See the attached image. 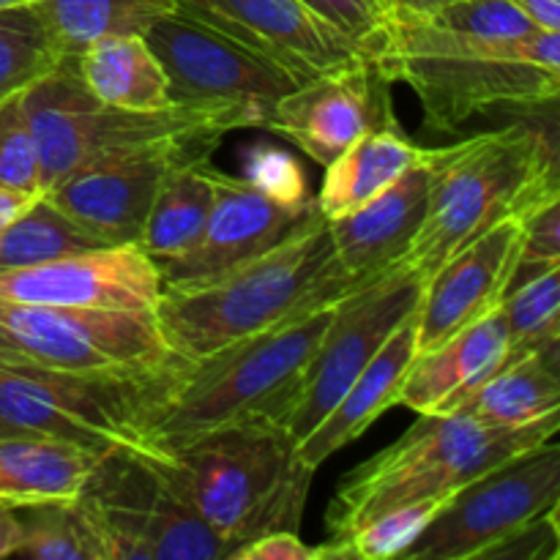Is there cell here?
<instances>
[{
    "instance_id": "obj_2",
    "label": "cell",
    "mask_w": 560,
    "mask_h": 560,
    "mask_svg": "<svg viewBox=\"0 0 560 560\" xmlns=\"http://www.w3.org/2000/svg\"><path fill=\"white\" fill-rule=\"evenodd\" d=\"M370 55L388 80L408 82L435 131H457L495 107L550 104L560 91V31L512 42L459 36L421 14L386 11Z\"/></svg>"
},
{
    "instance_id": "obj_5",
    "label": "cell",
    "mask_w": 560,
    "mask_h": 560,
    "mask_svg": "<svg viewBox=\"0 0 560 560\" xmlns=\"http://www.w3.org/2000/svg\"><path fill=\"white\" fill-rule=\"evenodd\" d=\"M560 413L525 427L485 424L465 413L419 416L413 427L339 481L326 512L328 541L402 503L448 498L495 465L558 435Z\"/></svg>"
},
{
    "instance_id": "obj_32",
    "label": "cell",
    "mask_w": 560,
    "mask_h": 560,
    "mask_svg": "<svg viewBox=\"0 0 560 560\" xmlns=\"http://www.w3.org/2000/svg\"><path fill=\"white\" fill-rule=\"evenodd\" d=\"M60 58L33 5L0 11V102L52 71Z\"/></svg>"
},
{
    "instance_id": "obj_27",
    "label": "cell",
    "mask_w": 560,
    "mask_h": 560,
    "mask_svg": "<svg viewBox=\"0 0 560 560\" xmlns=\"http://www.w3.org/2000/svg\"><path fill=\"white\" fill-rule=\"evenodd\" d=\"M213 195L217 184H213L211 162H195L173 170L153 197L151 211L142 224L137 241L142 252L159 266L189 249L211 213Z\"/></svg>"
},
{
    "instance_id": "obj_33",
    "label": "cell",
    "mask_w": 560,
    "mask_h": 560,
    "mask_svg": "<svg viewBox=\"0 0 560 560\" xmlns=\"http://www.w3.org/2000/svg\"><path fill=\"white\" fill-rule=\"evenodd\" d=\"M443 501H446V498H427V501H413V503H402V506L388 509V512H383L381 517L361 525L355 534H350L348 539L339 541V545H331V541H328L326 547H315V560L399 558L416 539H419L421 530L430 525V520L435 517V512L443 506Z\"/></svg>"
},
{
    "instance_id": "obj_10",
    "label": "cell",
    "mask_w": 560,
    "mask_h": 560,
    "mask_svg": "<svg viewBox=\"0 0 560 560\" xmlns=\"http://www.w3.org/2000/svg\"><path fill=\"white\" fill-rule=\"evenodd\" d=\"M558 503L560 446L552 438L452 492L399 560H495Z\"/></svg>"
},
{
    "instance_id": "obj_31",
    "label": "cell",
    "mask_w": 560,
    "mask_h": 560,
    "mask_svg": "<svg viewBox=\"0 0 560 560\" xmlns=\"http://www.w3.org/2000/svg\"><path fill=\"white\" fill-rule=\"evenodd\" d=\"M22 525L20 558L36 560H104L91 525L77 501H42L14 509Z\"/></svg>"
},
{
    "instance_id": "obj_38",
    "label": "cell",
    "mask_w": 560,
    "mask_h": 560,
    "mask_svg": "<svg viewBox=\"0 0 560 560\" xmlns=\"http://www.w3.org/2000/svg\"><path fill=\"white\" fill-rule=\"evenodd\" d=\"M230 560H315V547L304 545L295 530H271L235 547Z\"/></svg>"
},
{
    "instance_id": "obj_16",
    "label": "cell",
    "mask_w": 560,
    "mask_h": 560,
    "mask_svg": "<svg viewBox=\"0 0 560 560\" xmlns=\"http://www.w3.org/2000/svg\"><path fill=\"white\" fill-rule=\"evenodd\" d=\"M213 184L217 195L211 213L195 244L156 266L162 284L213 277L241 266L277 246L315 208V200L310 197L277 195L257 180L233 178L219 170H213Z\"/></svg>"
},
{
    "instance_id": "obj_40",
    "label": "cell",
    "mask_w": 560,
    "mask_h": 560,
    "mask_svg": "<svg viewBox=\"0 0 560 560\" xmlns=\"http://www.w3.org/2000/svg\"><path fill=\"white\" fill-rule=\"evenodd\" d=\"M38 197V191H22V189H11V186L0 184V230L5 228L9 222H14L27 206Z\"/></svg>"
},
{
    "instance_id": "obj_42",
    "label": "cell",
    "mask_w": 560,
    "mask_h": 560,
    "mask_svg": "<svg viewBox=\"0 0 560 560\" xmlns=\"http://www.w3.org/2000/svg\"><path fill=\"white\" fill-rule=\"evenodd\" d=\"M457 0H383V11H405V14H432Z\"/></svg>"
},
{
    "instance_id": "obj_43",
    "label": "cell",
    "mask_w": 560,
    "mask_h": 560,
    "mask_svg": "<svg viewBox=\"0 0 560 560\" xmlns=\"http://www.w3.org/2000/svg\"><path fill=\"white\" fill-rule=\"evenodd\" d=\"M33 0H0V11L3 9H20V5H31Z\"/></svg>"
},
{
    "instance_id": "obj_7",
    "label": "cell",
    "mask_w": 560,
    "mask_h": 560,
    "mask_svg": "<svg viewBox=\"0 0 560 560\" xmlns=\"http://www.w3.org/2000/svg\"><path fill=\"white\" fill-rule=\"evenodd\" d=\"M189 359L115 372H66L0 361V435L109 452L137 448L140 427L167 399Z\"/></svg>"
},
{
    "instance_id": "obj_23",
    "label": "cell",
    "mask_w": 560,
    "mask_h": 560,
    "mask_svg": "<svg viewBox=\"0 0 560 560\" xmlns=\"http://www.w3.org/2000/svg\"><path fill=\"white\" fill-rule=\"evenodd\" d=\"M424 145H416L405 137L399 124L364 131L331 164H326V178L320 195L315 197L317 211L328 222L348 217L388 189L399 175L408 173L424 156Z\"/></svg>"
},
{
    "instance_id": "obj_44",
    "label": "cell",
    "mask_w": 560,
    "mask_h": 560,
    "mask_svg": "<svg viewBox=\"0 0 560 560\" xmlns=\"http://www.w3.org/2000/svg\"><path fill=\"white\" fill-rule=\"evenodd\" d=\"M377 3H381V0H377ZM381 5H383V3H381Z\"/></svg>"
},
{
    "instance_id": "obj_12",
    "label": "cell",
    "mask_w": 560,
    "mask_h": 560,
    "mask_svg": "<svg viewBox=\"0 0 560 560\" xmlns=\"http://www.w3.org/2000/svg\"><path fill=\"white\" fill-rule=\"evenodd\" d=\"M421 293L424 279L408 262H397L337 301L284 419L295 443L315 430L317 421L381 353L399 323L419 310Z\"/></svg>"
},
{
    "instance_id": "obj_3",
    "label": "cell",
    "mask_w": 560,
    "mask_h": 560,
    "mask_svg": "<svg viewBox=\"0 0 560 560\" xmlns=\"http://www.w3.org/2000/svg\"><path fill=\"white\" fill-rule=\"evenodd\" d=\"M427 162L424 222L402 257L424 282L487 230L560 197L556 142L528 124L427 148Z\"/></svg>"
},
{
    "instance_id": "obj_18",
    "label": "cell",
    "mask_w": 560,
    "mask_h": 560,
    "mask_svg": "<svg viewBox=\"0 0 560 560\" xmlns=\"http://www.w3.org/2000/svg\"><path fill=\"white\" fill-rule=\"evenodd\" d=\"M178 9L273 60L299 82L366 52L299 0H178Z\"/></svg>"
},
{
    "instance_id": "obj_29",
    "label": "cell",
    "mask_w": 560,
    "mask_h": 560,
    "mask_svg": "<svg viewBox=\"0 0 560 560\" xmlns=\"http://www.w3.org/2000/svg\"><path fill=\"white\" fill-rule=\"evenodd\" d=\"M509 328V361L530 353L560 355V262L520 266L501 301Z\"/></svg>"
},
{
    "instance_id": "obj_26",
    "label": "cell",
    "mask_w": 560,
    "mask_h": 560,
    "mask_svg": "<svg viewBox=\"0 0 560 560\" xmlns=\"http://www.w3.org/2000/svg\"><path fill=\"white\" fill-rule=\"evenodd\" d=\"M558 364L560 355L550 353L509 361L468 394L457 413L498 427H525L550 419L560 410Z\"/></svg>"
},
{
    "instance_id": "obj_34",
    "label": "cell",
    "mask_w": 560,
    "mask_h": 560,
    "mask_svg": "<svg viewBox=\"0 0 560 560\" xmlns=\"http://www.w3.org/2000/svg\"><path fill=\"white\" fill-rule=\"evenodd\" d=\"M421 16L443 31L490 42H512L539 31V25H534L512 0H457L446 9Z\"/></svg>"
},
{
    "instance_id": "obj_36",
    "label": "cell",
    "mask_w": 560,
    "mask_h": 560,
    "mask_svg": "<svg viewBox=\"0 0 560 560\" xmlns=\"http://www.w3.org/2000/svg\"><path fill=\"white\" fill-rule=\"evenodd\" d=\"M304 9L337 27L350 42L361 44L370 52L375 38L381 36L386 11L377 0H299Z\"/></svg>"
},
{
    "instance_id": "obj_1",
    "label": "cell",
    "mask_w": 560,
    "mask_h": 560,
    "mask_svg": "<svg viewBox=\"0 0 560 560\" xmlns=\"http://www.w3.org/2000/svg\"><path fill=\"white\" fill-rule=\"evenodd\" d=\"M364 282L370 279H353L339 266L328 219L315 206L262 255L213 277L162 284L153 317L173 353L202 359L224 345L312 315Z\"/></svg>"
},
{
    "instance_id": "obj_21",
    "label": "cell",
    "mask_w": 560,
    "mask_h": 560,
    "mask_svg": "<svg viewBox=\"0 0 560 560\" xmlns=\"http://www.w3.org/2000/svg\"><path fill=\"white\" fill-rule=\"evenodd\" d=\"M509 328L501 306L438 348L419 353L399 386L397 405L419 416L452 413L476 386L509 364Z\"/></svg>"
},
{
    "instance_id": "obj_13",
    "label": "cell",
    "mask_w": 560,
    "mask_h": 560,
    "mask_svg": "<svg viewBox=\"0 0 560 560\" xmlns=\"http://www.w3.org/2000/svg\"><path fill=\"white\" fill-rule=\"evenodd\" d=\"M170 82V104L244 109L266 126L284 93L299 85L290 71L224 36L175 5L145 33Z\"/></svg>"
},
{
    "instance_id": "obj_25",
    "label": "cell",
    "mask_w": 560,
    "mask_h": 560,
    "mask_svg": "<svg viewBox=\"0 0 560 560\" xmlns=\"http://www.w3.org/2000/svg\"><path fill=\"white\" fill-rule=\"evenodd\" d=\"M77 71L98 102L120 109L170 107V82L142 33L104 36L77 55Z\"/></svg>"
},
{
    "instance_id": "obj_15",
    "label": "cell",
    "mask_w": 560,
    "mask_h": 560,
    "mask_svg": "<svg viewBox=\"0 0 560 560\" xmlns=\"http://www.w3.org/2000/svg\"><path fill=\"white\" fill-rule=\"evenodd\" d=\"M388 77L370 52H359L299 82L273 107L266 129L299 145L320 167L331 164L364 131L397 124Z\"/></svg>"
},
{
    "instance_id": "obj_30",
    "label": "cell",
    "mask_w": 560,
    "mask_h": 560,
    "mask_svg": "<svg viewBox=\"0 0 560 560\" xmlns=\"http://www.w3.org/2000/svg\"><path fill=\"white\" fill-rule=\"evenodd\" d=\"M113 246L77 224L52 200L38 195L14 222L0 230V271L42 266L80 252Z\"/></svg>"
},
{
    "instance_id": "obj_17",
    "label": "cell",
    "mask_w": 560,
    "mask_h": 560,
    "mask_svg": "<svg viewBox=\"0 0 560 560\" xmlns=\"http://www.w3.org/2000/svg\"><path fill=\"white\" fill-rule=\"evenodd\" d=\"M162 273L140 244H113L0 271V299L80 310L153 312Z\"/></svg>"
},
{
    "instance_id": "obj_8",
    "label": "cell",
    "mask_w": 560,
    "mask_h": 560,
    "mask_svg": "<svg viewBox=\"0 0 560 560\" xmlns=\"http://www.w3.org/2000/svg\"><path fill=\"white\" fill-rule=\"evenodd\" d=\"M22 109L38 153V186L52 189L80 164L140 142L180 135H228L255 126L235 107H191L170 104L164 109H120L98 102L77 71V55H66L52 71L22 91Z\"/></svg>"
},
{
    "instance_id": "obj_28",
    "label": "cell",
    "mask_w": 560,
    "mask_h": 560,
    "mask_svg": "<svg viewBox=\"0 0 560 560\" xmlns=\"http://www.w3.org/2000/svg\"><path fill=\"white\" fill-rule=\"evenodd\" d=\"M60 55H80L104 36L145 33L178 0H33Z\"/></svg>"
},
{
    "instance_id": "obj_19",
    "label": "cell",
    "mask_w": 560,
    "mask_h": 560,
    "mask_svg": "<svg viewBox=\"0 0 560 560\" xmlns=\"http://www.w3.org/2000/svg\"><path fill=\"white\" fill-rule=\"evenodd\" d=\"M517 219L495 224L463 252L443 262L424 282L416 310V348H438L501 306L520 262Z\"/></svg>"
},
{
    "instance_id": "obj_4",
    "label": "cell",
    "mask_w": 560,
    "mask_h": 560,
    "mask_svg": "<svg viewBox=\"0 0 560 560\" xmlns=\"http://www.w3.org/2000/svg\"><path fill=\"white\" fill-rule=\"evenodd\" d=\"M334 306L337 301L202 359H189L167 399L142 421L137 448L173 457L235 421L277 419L284 424Z\"/></svg>"
},
{
    "instance_id": "obj_35",
    "label": "cell",
    "mask_w": 560,
    "mask_h": 560,
    "mask_svg": "<svg viewBox=\"0 0 560 560\" xmlns=\"http://www.w3.org/2000/svg\"><path fill=\"white\" fill-rule=\"evenodd\" d=\"M0 184L38 191V153L22 109V93L0 102Z\"/></svg>"
},
{
    "instance_id": "obj_20",
    "label": "cell",
    "mask_w": 560,
    "mask_h": 560,
    "mask_svg": "<svg viewBox=\"0 0 560 560\" xmlns=\"http://www.w3.org/2000/svg\"><path fill=\"white\" fill-rule=\"evenodd\" d=\"M430 195L427 151L408 173L348 217L328 222L334 255L353 279H372L402 262L419 233Z\"/></svg>"
},
{
    "instance_id": "obj_11",
    "label": "cell",
    "mask_w": 560,
    "mask_h": 560,
    "mask_svg": "<svg viewBox=\"0 0 560 560\" xmlns=\"http://www.w3.org/2000/svg\"><path fill=\"white\" fill-rule=\"evenodd\" d=\"M173 355L153 312L80 310L0 299V361L66 372H115Z\"/></svg>"
},
{
    "instance_id": "obj_14",
    "label": "cell",
    "mask_w": 560,
    "mask_h": 560,
    "mask_svg": "<svg viewBox=\"0 0 560 560\" xmlns=\"http://www.w3.org/2000/svg\"><path fill=\"white\" fill-rule=\"evenodd\" d=\"M219 142L222 135H180L118 148L80 164L42 195L107 244H137L167 175L184 164L211 162Z\"/></svg>"
},
{
    "instance_id": "obj_6",
    "label": "cell",
    "mask_w": 560,
    "mask_h": 560,
    "mask_svg": "<svg viewBox=\"0 0 560 560\" xmlns=\"http://www.w3.org/2000/svg\"><path fill=\"white\" fill-rule=\"evenodd\" d=\"M295 446L282 421L246 419L173 457H153L233 556L271 530L299 534L315 470L301 463Z\"/></svg>"
},
{
    "instance_id": "obj_45",
    "label": "cell",
    "mask_w": 560,
    "mask_h": 560,
    "mask_svg": "<svg viewBox=\"0 0 560 560\" xmlns=\"http://www.w3.org/2000/svg\"><path fill=\"white\" fill-rule=\"evenodd\" d=\"M381 3H383V0H381Z\"/></svg>"
},
{
    "instance_id": "obj_22",
    "label": "cell",
    "mask_w": 560,
    "mask_h": 560,
    "mask_svg": "<svg viewBox=\"0 0 560 560\" xmlns=\"http://www.w3.org/2000/svg\"><path fill=\"white\" fill-rule=\"evenodd\" d=\"M416 355H419V348H416L413 312V315H408L399 323L397 331L381 348V353L350 383L348 392L317 421L315 430L304 441H299L295 452H299L301 463L306 468L317 470L328 457H334L348 443L364 435L372 421L381 419L388 408H394L399 386H402Z\"/></svg>"
},
{
    "instance_id": "obj_39",
    "label": "cell",
    "mask_w": 560,
    "mask_h": 560,
    "mask_svg": "<svg viewBox=\"0 0 560 560\" xmlns=\"http://www.w3.org/2000/svg\"><path fill=\"white\" fill-rule=\"evenodd\" d=\"M534 25L545 31H560V0H512Z\"/></svg>"
},
{
    "instance_id": "obj_41",
    "label": "cell",
    "mask_w": 560,
    "mask_h": 560,
    "mask_svg": "<svg viewBox=\"0 0 560 560\" xmlns=\"http://www.w3.org/2000/svg\"><path fill=\"white\" fill-rule=\"evenodd\" d=\"M22 545V525L14 509L0 506V560L16 556Z\"/></svg>"
},
{
    "instance_id": "obj_24",
    "label": "cell",
    "mask_w": 560,
    "mask_h": 560,
    "mask_svg": "<svg viewBox=\"0 0 560 560\" xmlns=\"http://www.w3.org/2000/svg\"><path fill=\"white\" fill-rule=\"evenodd\" d=\"M102 452L42 438L0 435V506L71 501Z\"/></svg>"
},
{
    "instance_id": "obj_9",
    "label": "cell",
    "mask_w": 560,
    "mask_h": 560,
    "mask_svg": "<svg viewBox=\"0 0 560 560\" xmlns=\"http://www.w3.org/2000/svg\"><path fill=\"white\" fill-rule=\"evenodd\" d=\"M74 501L104 560L230 558V547L180 495L162 463L140 448L104 452Z\"/></svg>"
},
{
    "instance_id": "obj_37",
    "label": "cell",
    "mask_w": 560,
    "mask_h": 560,
    "mask_svg": "<svg viewBox=\"0 0 560 560\" xmlns=\"http://www.w3.org/2000/svg\"><path fill=\"white\" fill-rule=\"evenodd\" d=\"M520 266L560 262V197L520 219Z\"/></svg>"
}]
</instances>
